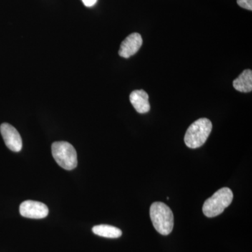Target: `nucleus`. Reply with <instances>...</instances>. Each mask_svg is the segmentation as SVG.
Here are the masks:
<instances>
[{"label": "nucleus", "instance_id": "12", "mask_svg": "<svg viewBox=\"0 0 252 252\" xmlns=\"http://www.w3.org/2000/svg\"><path fill=\"white\" fill-rule=\"evenodd\" d=\"M81 1H83L84 4L87 6V7H91V6H94L97 3V0H81Z\"/></svg>", "mask_w": 252, "mask_h": 252}, {"label": "nucleus", "instance_id": "11", "mask_svg": "<svg viewBox=\"0 0 252 252\" xmlns=\"http://www.w3.org/2000/svg\"><path fill=\"white\" fill-rule=\"evenodd\" d=\"M237 3L243 9L252 10V0H237Z\"/></svg>", "mask_w": 252, "mask_h": 252}, {"label": "nucleus", "instance_id": "8", "mask_svg": "<svg viewBox=\"0 0 252 252\" xmlns=\"http://www.w3.org/2000/svg\"><path fill=\"white\" fill-rule=\"evenodd\" d=\"M130 101L137 112L145 114L150 110L149 94L143 90L132 91L130 94Z\"/></svg>", "mask_w": 252, "mask_h": 252}, {"label": "nucleus", "instance_id": "7", "mask_svg": "<svg viewBox=\"0 0 252 252\" xmlns=\"http://www.w3.org/2000/svg\"><path fill=\"white\" fill-rule=\"evenodd\" d=\"M143 40L139 33H132L123 41L119 49V54L124 59H129L140 50Z\"/></svg>", "mask_w": 252, "mask_h": 252}, {"label": "nucleus", "instance_id": "4", "mask_svg": "<svg viewBox=\"0 0 252 252\" xmlns=\"http://www.w3.org/2000/svg\"><path fill=\"white\" fill-rule=\"evenodd\" d=\"M52 155L56 162L64 170H72L77 166V154L72 144L56 142L51 146Z\"/></svg>", "mask_w": 252, "mask_h": 252}, {"label": "nucleus", "instance_id": "9", "mask_svg": "<svg viewBox=\"0 0 252 252\" xmlns=\"http://www.w3.org/2000/svg\"><path fill=\"white\" fill-rule=\"evenodd\" d=\"M235 90L242 93H250L252 91V72L246 69L233 82Z\"/></svg>", "mask_w": 252, "mask_h": 252}, {"label": "nucleus", "instance_id": "3", "mask_svg": "<svg viewBox=\"0 0 252 252\" xmlns=\"http://www.w3.org/2000/svg\"><path fill=\"white\" fill-rule=\"evenodd\" d=\"M233 191L228 187L217 190L204 203L203 212L209 218L219 216L233 201Z\"/></svg>", "mask_w": 252, "mask_h": 252}, {"label": "nucleus", "instance_id": "2", "mask_svg": "<svg viewBox=\"0 0 252 252\" xmlns=\"http://www.w3.org/2000/svg\"><path fill=\"white\" fill-rule=\"evenodd\" d=\"M212 129V122L206 118L195 121L187 129L185 137L186 145L190 149H197L206 142Z\"/></svg>", "mask_w": 252, "mask_h": 252}, {"label": "nucleus", "instance_id": "6", "mask_svg": "<svg viewBox=\"0 0 252 252\" xmlns=\"http://www.w3.org/2000/svg\"><path fill=\"white\" fill-rule=\"evenodd\" d=\"M0 132L6 147L14 152H19L22 149V138L16 128L7 123L0 126Z\"/></svg>", "mask_w": 252, "mask_h": 252}, {"label": "nucleus", "instance_id": "1", "mask_svg": "<svg viewBox=\"0 0 252 252\" xmlns=\"http://www.w3.org/2000/svg\"><path fill=\"white\" fill-rule=\"evenodd\" d=\"M150 217L155 229L162 235L172 233L174 215L171 209L162 202H156L150 207Z\"/></svg>", "mask_w": 252, "mask_h": 252}, {"label": "nucleus", "instance_id": "10", "mask_svg": "<svg viewBox=\"0 0 252 252\" xmlns=\"http://www.w3.org/2000/svg\"><path fill=\"white\" fill-rule=\"evenodd\" d=\"M92 230L94 234L107 238H119L122 235V230L109 225H95Z\"/></svg>", "mask_w": 252, "mask_h": 252}, {"label": "nucleus", "instance_id": "5", "mask_svg": "<svg viewBox=\"0 0 252 252\" xmlns=\"http://www.w3.org/2000/svg\"><path fill=\"white\" fill-rule=\"evenodd\" d=\"M21 216L29 219H44L49 215V208L45 204L34 200H26L20 205Z\"/></svg>", "mask_w": 252, "mask_h": 252}]
</instances>
